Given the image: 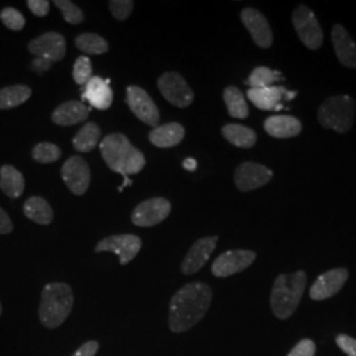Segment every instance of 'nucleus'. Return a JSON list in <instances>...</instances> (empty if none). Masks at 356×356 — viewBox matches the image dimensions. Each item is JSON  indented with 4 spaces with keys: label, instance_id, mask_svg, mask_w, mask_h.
Segmentation results:
<instances>
[{
    "label": "nucleus",
    "instance_id": "nucleus-1",
    "mask_svg": "<svg viewBox=\"0 0 356 356\" xmlns=\"http://www.w3.org/2000/svg\"><path fill=\"white\" fill-rule=\"evenodd\" d=\"M211 300V288L204 282H191L182 286L170 300V330L179 334L195 326L206 316Z\"/></svg>",
    "mask_w": 356,
    "mask_h": 356
},
{
    "label": "nucleus",
    "instance_id": "nucleus-2",
    "mask_svg": "<svg viewBox=\"0 0 356 356\" xmlns=\"http://www.w3.org/2000/svg\"><path fill=\"white\" fill-rule=\"evenodd\" d=\"M101 153L107 166L123 177L136 175L145 166L144 154L122 134L107 135L101 141Z\"/></svg>",
    "mask_w": 356,
    "mask_h": 356
},
{
    "label": "nucleus",
    "instance_id": "nucleus-3",
    "mask_svg": "<svg viewBox=\"0 0 356 356\" xmlns=\"http://www.w3.org/2000/svg\"><path fill=\"white\" fill-rule=\"evenodd\" d=\"M74 304L73 291L69 284L51 282L41 293L38 318L48 329H57L72 313Z\"/></svg>",
    "mask_w": 356,
    "mask_h": 356
},
{
    "label": "nucleus",
    "instance_id": "nucleus-4",
    "mask_svg": "<svg viewBox=\"0 0 356 356\" xmlns=\"http://www.w3.org/2000/svg\"><path fill=\"white\" fill-rule=\"evenodd\" d=\"M306 280L304 270L276 277L270 292V307L277 318H289L296 312L305 292Z\"/></svg>",
    "mask_w": 356,
    "mask_h": 356
},
{
    "label": "nucleus",
    "instance_id": "nucleus-5",
    "mask_svg": "<svg viewBox=\"0 0 356 356\" xmlns=\"http://www.w3.org/2000/svg\"><path fill=\"white\" fill-rule=\"evenodd\" d=\"M355 101L348 95H335L319 106V124L339 134L348 132L355 119Z\"/></svg>",
    "mask_w": 356,
    "mask_h": 356
},
{
    "label": "nucleus",
    "instance_id": "nucleus-6",
    "mask_svg": "<svg viewBox=\"0 0 356 356\" xmlns=\"http://www.w3.org/2000/svg\"><path fill=\"white\" fill-rule=\"evenodd\" d=\"M293 26L301 42L310 51H318L323 42V32L318 19L307 6H298L292 15Z\"/></svg>",
    "mask_w": 356,
    "mask_h": 356
},
{
    "label": "nucleus",
    "instance_id": "nucleus-7",
    "mask_svg": "<svg viewBox=\"0 0 356 356\" xmlns=\"http://www.w3.org/2000/svg\"><path fill=\"white\" fill-rule=\"evenodd\" d=\"M157 86L166 101L173 106L185 108L194 101V92L184 79V76L175 72H169L159 78Z\"/></svg>",
    "mask_w": 356,
    "mask_h": 356
},
{
    "label": "nucleus",
    "instance_id": "nucleus-8",
    "mask_svg": "<svg viewBox=\"0 0 356 356\" xmlns=\"http://www.w3.org/2000/svg\"><path fill=\"white\" fill-rule=\"evenodd\" d=\"M141 248V239L136 235H113L104 238L97 244L95 252H114L119 256V261L122 266H126L135 259Z\"/></svg>",
    "mask_w": 356,
    "mask_h": 356
},
{
    "label": "nucleus",
    "instance_id": "nucleus-9",
    "mask_svg": "<svg viewBox=\"0 0 356 356\" xmlns=\"http://www.w3.org/2000/svg\"><path fill=\"white\" fill-rule=\"evenodd\" d=\"M172 204L165 198H151L135 207L132 211V223L138 227H152L170 214Z\"/></svg>",
    "mask_w": 356,
    "mask_h": 356
},
{
    "label": "nucleus",
    "instance_id": "nucleus-10",
    "mask_svg": "<svg viewBox=\"0 0 356 356\" xmlns=\"http://www.w3.org/2000/svg\"><path fill=\"white\" fill-rule=\"evenodd\" d=\"M256 259V254L248 250H232L219 254L211 266V272L216 277H229L241 273L250 267Z\"/></svg>",
    "mask_w": 356,
    "mask_h": 356
},
{
    "label": "nucleus",
    "instance_id": "nucleus-11",
    "mask_svg": "<svg viewBox=\"0 0 356 356\" xmlns=\"http://www.w3.org/2000/svg\"><path fill=\"white\" fill-rule=\"evenodd\" d=\"M126 102L128 103L131 111L136 115L143 123L151 127H157L160 122V113L156 103L153 102L152 98L145 90L141 89L139 86H128Z\"/></svg>",
    "mask_w": 356,
    "mask_h": 356
},
{
    "label": "nucleus",
    "instance_id": "nucleus-12",
    "mask_svg": "<svg viewBox=\"0 0 356 356\" xmlns=\"http://www.w3.org/2000/svg\"><path fill=\"white\" fill-rule=\"evenodd\" d=\"M28 51L38 58L49 60L54 64L64 58L66 53V41L64 36L57 32H47L32 40L28 44Z\"/></svg>",
    "mask_w": 356,
    "mask_h": 356
},
{
    "label": "nucleus",
    "instance_id": "nucleus-13",
    "mask_svg": "<svg viewBox=\"0 0 356 356\" xmlns=\"http://www.w3.org/2000/svg\"><path fill=\"white\" fill-rule=\"evenodd\" d=\"M61 175L66 186L73 194L83 195L89 189L90 179H91L90 168L82 157L79 156L70 157L63 166Z\"/></svg>",
    "mask_w": 356,
    "mask_h": 356
},
{
    "label": "nucleus",
    "instance_id": "nucleus-14",
    "mask_svg": "<svg viewBox=\"0 0 356 356\" xmlns=\"http://www.w3.org/2000/svg\"><path fill=\"white\" fill-rule=\"evenodd\" d=\"M273 177V172L267 166L257 163H243L235 170V185L241 191L259 189Z\"/></svg>",
    "mask_w": 356,
    "mask_h": 356
},
{
    "label": "nucleus",
    "instance_id": "nucleus-15",
    "mask_svg": "<svg viewBox=\"0 0 356 356\" xmlns=\"http://www.w3.org/2000/svg\"><path fill=\"white\" fill-rule=\"evenodd\" d=\"M348 280V270L346 268H335L321 275L310 288V298L323 301L339 292Z\"/></svg>",
    "mask_w": 356,
    "mask_h": 356
},
{
    "label": "nucleus",
    "instance_id": "nucleus-16",
    "mask_svg": "<svg viewBox=\"0 0 356 356\" xmlns=\"http://www.w3.org/2000/svg\"><path fill=\"white\" fill-rule=\"evenodd\" d=\"M241 19H242L244 26L247 28V31L250 32L254 44L259 48H263V49L270 48V45L273 42V35H272L270 26L263 13L248 7V8L243 10L241 13Z\"/></svg>",
    "mask_w": 356,
    "mask_h": 356
},
{
    "label": "nucleus",
    "instance_id": "nucleus-17",
    "mask_svg": "<svg viewBox=\"0 0 356 356\" xmlns=\"http://www.w3.org/2000/svg\"><path fill=\"white\" fill-rule=\"evenodd\" d=\"M216 243H218V236H206L194 243L181 264L182 273L184 275L197 273L201 268L204 267L211 254L214 252Z\"/></svg>",
    "mask_w": 356,
    "mask_h": 356
},
{
    "label": "nucleus",
    "instance_id": "nucleus-18",
    "mask_svg": "<svg viewBox=\"0 0 356 356\" xmlns=\"http://www.w3.org/2000/svg\"><path fill=\"white\" fill-rule=\"evenodd\" d=\"M334 51L341 64L350 69H356V42L341 24H335L331 31Z\"/></svg>",
    "mask_w": 356,
    "mask_h": 356
},
{
    "label": "nucleus",
    "instance_id": "nucleus-19",
    "mask_svg": "<svg viewBox=\"0 0 356 356\" xmlns=\"http://www.w3.org/2000/svg\"><path fill=\"white\" fill-rule=\"evenodd\" d=\"M82 97L98 110H107L113 104V90L110 88V79H102L101 76H91L83 88Z\"/></svg>",
    "mask_w": 356,
    "mask_h": 356
},
{
    "label": "nucleus",
    "instance_id": "nucleus-20",
    "mask_svg": "<svg viewBox=\"0 0 356 356\" xmlns=\"http://www.w3.org/2000/svg\"><path fill=\"white\" fill-rule=\"evenodd\" d=\"M264 129L269 136L276 139H289L301 134V122L291 115L269 116L264 122Z\"/></svg>",
    "mask_w": 356,
    "mask_h": 356
},
{
    "label": "nucleus",
    "instance_id": "nucleus-21",
    "mask_svg": "<svg viewBox=\"0 0 356 356\" xmlns=\"http://www.w3.org/2000/svg\"><path fill=\"white\" fill-rule=\"evenodd\" d=\"M90 108L79 101H70L58 106L53 114L51 120L58 126H74L88 119Z\"/></svg>",
    "mask_w": 356,
    "mask_h": 356
},
{
    "label": "nucleus",
    "instance_id": "nucleus-22",
    "mask_svg": "<svg viewBox=\"0 0 356 356\" xmlns=\"http://www.w3.org/2000/svg\"><path fill=\"white\" fill-rule=\"evenodd\" d=\"M286 92L288 90L281 86H270L264 89H250L247 91V97L259 110L275 111Z\"/></svg>",
    "mask_w": 356,
    "mask_h": 356
},
{
    "label": "nucleus",
    "instance_id": "nucleus-23",
    "mask_svg": "<svg viewBox=\"0 0 356 356\" xmlns=\"http://www.w3.org/2000/svg\"><path fill=\"white\" fill-rule=\"evenodd\" d=\"M185 138V128L179 123H168L164 126L153 128L149 134V140L159 148H172L178 145Z\"/></svg>",
    "mask_w": 356,
    "mask_h": 356
},
{
    "label": "nucleus",
    "instance_id": "nucleus-24",
    "mask_svg": "<svg viewBox=\"0 0 356 356\" xmlns=\"http://www.w3.org/2000/svg\"><path fill=\"white\" fill-rule=\"evenodd\" d=\"M26 188L23 175L13 165H3L0 168V189L10 197L19 198Z\"/></svg>",
    "mask_w": 356,
    "mask_h": 356
},
{
    "label": "nucleus",
    "instance_id": "nucleus-25",
    "mask_svg": "<svg viewBox=\"0 0 356 356\" xmlns=\"http://www.w3.org/2000/svg\"><path fill=\"white\" fill-rule=\"evenodd\" d=\"M24 214L28 219L36 222L38 225H51L54 214L51 210V204H48L44 198L41 197H31L29 200H26L24 204Z\"/></svg>",
    "mask_w": 356,
    "mask_h": 356
},
{
    "label": "nucleus",
    "instance_id": "nucleus-26",
    "mask_svg": "<svg viewBox=\"0 0 356 356\" xmlns=\"http://www.w3.org/2000/svg\"><path fill=\"white\" fill-rule=\"evenodd\" d=\"M222 135L232 145L239 148H252L257 141L254 129L242 124H226L222 128Z\"/></svg>",
    "mask_w": 356,
    "mask_h": 356
},
{
    "label": "nucleus",
    "instance_id": "nucleus-27",
    "mask_svg": "<svg viewBox=\"0 0 356 356\" xmlns=\"http://www.w3.org/2000/svg\"><path fill=\"white\" fill-rule=\"evenodd\" d=\"M32 95V90L24 85H13L0 89V110L15 108L26 103Z\"/></svg>",
    "mask_w": 356,
    "mask_h": 356
},
{
    "label": "nucleus",
    "instance_id": "nucleus-28",
    "mask_svg": "<svg viewBox=\"0 0 356 356\" xmlns=\"http://www.w3.org/2000/svg\"><path fill=\"white\" fill-rule=\"evenodd\" d=\"M223 99L226 103L227 111L229 116L235 119H245L250 115L248 104L244 99L242 91L235 88V86H229L223 91Z\"/></svg>",
    "mask_w": 356,
    "mask_h": 356
},
{
    "label": "nucleus",
    "instance_id": "nucleus-29",
    "mask_svg": "<svg viewBox=\"0 0 356 356\" xmlns=\"http://www.w3.org/2000/svg\"><path fill=\"white\" fill-rule=\"evenodd\" d=\"M101 139V128L95 123H86L79 129L76 138L73 139V145L78 152L86 153L92 151Z\"/></svg>",
    "mask_w": 356,
    "mask_h": 356
},
{
    "label": "nucleus",
    "instance_id": "nucleus-30",
    "mask_svg": "<svg viewBox=\"0 0 356 356\" xmlns=\"http://www.w3.org/2000/svg\"><path fill=\"white\" fill-rule=\"evenodd\" d=\"M281 79L282 74L280 72L272 70L266 66H259L251 73V76H248V81L245 83L250 85L251 89H264L273 86L275 82Z\"/></svg>",
    "mask_w": 356,
    "mask_h": 356
},
{
    "label": "nucleus",
    "instance_id": "nucleus-31",
    "mask_svg": "<svg viewBox=\"0 0 356 356\" xmlns=\"http://www.w3.org/2000/svg\"><path fill=\"white\" fill-rule=\"evenodd\" d=\"M76 48L86 54H103L108 51V44L95 33H82L76 38Z\"/></svg>",
    "mask_w": 356,
    "mask_h": 356
},
{
    "label": "nucleus",
    "instance_id": "nucleus-32",
    "mask_svg": "<svg viewBox=\"0 0 356 356\" xmlns=\"http://www.w3.org/2000/svg\"><path fill=\"white\" fill-rule=\"evenodd\" d=\"M32 157L40 164H51L61 157V149L51 143L44 141L33 148Z\"/></svg>",
    "mask_w": 356,
    "mask_h": 356
},
{
    "label": "nucleus",
    "instance_id": "nucleus-33",
    "mask_svg": "<svg viewBox=\"0 0 356 356\" xmlns=\"http://www.w3.org/2000/svg\"><path fill=\"white\" fill-rule=\"evenodd\" d=\"M54 6L63 13L65 22H67L69 24H79L83 22L85 15L82 13V10L76 6L73 1L69 0H56Z\"/></svg>",
    "mask_w": 356,
    "mask_h": 356
},
{
    "label": "nucleus",
    "instance_id": "nucleus-34",
    "mask_svg": "<svg viewBox=\"0 0 356 356\" xmlns=\"http://www.w3.org/2000/svg\"><path fill=\"white\" fill-rule=\"evenodd\" d=\"M0 20L11 31H22L26 26V17L23 13L13 7H6L0 13Z\"/></svg>",
    "mask_w": 356,
    "mask_h": 356
},
{
    "label": "nucleus",
    "instance_id": "nucleus-35",
    "mask_svg": "<svg viewBox=\"0 0 356 356\" xmlns=\"http://www.w3.org/2000/svg\"><path fill=\"white\" fill-rule=\"evenodd\" d=\"M91 73H92V67H91V61H90L89 57H86V56L78 57L74 67H73V78H74L76 83L85 86L91 79Z\"/></svg>",
    "mask_w": 356,
    "mask_h": 356
},
{
    "label": "nucleus",
    "instance_id": "nucleus-36",
    "mask_svg": "<svg viewBox=\"0 0 356 356\" xmlns=\"http://www.w3.org/2000/svg\"><path fill=\"white\" fill-rule=\"evenodd\" d=\"M110 10L116 20H126L134 10V1L131 0H113L110 1Z\"/></svg>",
    "mask_w": 356,
    "mask_h": 356
},
{
    "label": "nucleus",
    "instance_id": "nucleus-37",
    "mask_svg": "<svg viewBox=\"0 0 356 356\" xmlns=\"http://www.w3.org/2000/svg\"><path fill=\"white\" fill-rule=\"evenodd\" d=\"M316 344L312 339H302L296 344L288 356H314Z\"/></svg>",
    "mask_w": 356,
    "mask_h": 356
},
{
    "label": "nucleus",
    "instance_id": "nucleus-38",
    "mask_svg": "<svg viewBox=\"0 0 356 356\" xmlns=\"http://www.w3.org/2000/svg\"><path fill=\"white\" fill-rule=\"evenodd\" d=\"M339 348L343 351L346 355L356 356V339L353 337H348L346 334H341L335 339Z\"/></svg>",
    "mask_w": 356,
    "mask_h": 356
},
{
    "label": "nucleus",
    "instance_id": "nucleus-39",
    "mask_svg": "<svg viewBox=\"0 0 356 356\" xmlns=\"http://www.w3.org/2000/svg\"><path fill=\"white\" fill-rule=\"evenodd\" d=\"M28 8L31 10V13L36 15L38 17H44L49 13L51 4L48 0H28L26 1Z\"/></svg>",
    "mask_w": 356,
    "mask_h": 356
},
{
    "label": "nucleus",
    "instance_id": "nucleus-40",
    "mask_svg": "<svg viewBox=\"0 0 356 356\" xmlns=\"http://www.w3.org/2000/svg\"><path fill=\"white\" fill-rule=\"evenodd\" d=\"M99 350V343L97 341H90L82 344L73 356H95Z\"/></svg>",
    "mask_w": 356,
    "mask_h": 356
},
{
    "label": "nucleus",
    "instance_id": "nucleus-41",
    "mask_svg": "<svg viewBox=\"0 0 356 356\" xmlns=\"http://www.w3.org/2000/svg\"><path fill=\"white\" fill-rule=\"evenodd\" d=\"M53 63H51L49 60H45V58H38L36 57L32 63H31V69L33 72H36L38 74H44L47 73L51 67Z\"/></svg>",
    "mask_w": 356,
    "mask_h": 356
},
{
    "label": "nucleus",
    "instance_id": "nucleus-42",
    "mask_svg": "<svg viewBox=\"0 0 356 356\" xmlns=\"http://www.w3.org/2000/svg\"><path fill=\"white\" fill-rule=\"evenodd\" d=\"M13 229V220L10 219L8 214L0 207V234H3V235L10 234Z\"/></svg>",
    "mask_w": 356,
    "mask_h": 356
},
{
    "label": "nucleus",
    "instance_id": "nucleus-43",
    "mask_svg": "<svg viewBox=\"0 0 356 356\" xmlns=\"http://www.w3.org/2000/svg\"><path fill=\"white\" fill-rule=\"evenodd\" d=\"M184 168L186 169V170H189V172H194L195 169H197V166H198V163H197V160L195 159H191V157H189V159H186L185 161H184Z\"/></svg>",
    "mask_w": 356,
    "mask_h": 356
},
{
    "label": "nucleus",
    "instance_id": "nucleus-44",
    "mask_svg": "<svg viewBox=\"0 0 356 356\" xmlns=\"http://www.w3.org/2000/svg\"><path fill=\"white\" fill-rule=\"evenodd\" d=\"M1 312H3V309H1V304H0V316H1Z\"/></svg>",
    "mask_w": 356,
    "mask_h": 356
}]
</instances>
